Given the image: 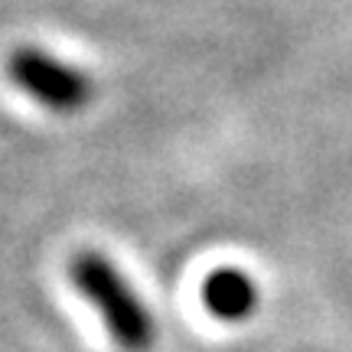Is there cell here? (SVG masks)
Returning <instances> with one entry per match:
<instances>
[{"mask_svg": "<svg viewBox=\"0 0 352 352\" xmlns=\"http://www.w3.org/2000/svg\"><path fill=\"white\" fill-rule=\"evenodd\" d=\"M7 76L36 104L59 114H72L78 108H85L95 95V85L82 69L63 63L43 50H33V46H20L10 52Z\"/></svg>", "mask_w": 352, "mask_h": 352, "instance_id": "2", "label": "cell"}, {"mask_svg": "<svg viewBox=\"0 0 352 352\" xmlns=\"http://www.w3.org/2000/svg\"><path fill=\"white\" fill-rule=\"evenodd\" d=\"M202 303L222 323H241L258 310V284L248 271L222 264L202 280Z\"/></svg>", "mask_w": 352, "mask_h": 352, "instance_id": "3", "label": "cell"}, {"mask_svg": "<svg viewBox=\"0 0 352 352\" xmlns=\"http://www.w3.org/2000/svg\"><path fill=\"white\" fill-rule=\"evenodd\" d=\"M69 280L72 287L98 310L101 323L124 352H147L157 340L151 310L144 307L138 290L121 274V267L108 254L85 248L69 258Z\"/></svg>", "mask_w": 352, "mask_h": 352, "instance_id": "1", "label": "cell"}]
</instances>
